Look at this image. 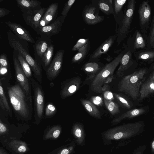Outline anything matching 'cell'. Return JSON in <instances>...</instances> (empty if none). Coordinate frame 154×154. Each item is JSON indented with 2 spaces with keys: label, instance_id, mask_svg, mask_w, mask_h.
<instances>
[{
  "label": "cell",
  "instance_id": "cell-1",
  "mask_svg": "<svg viewBox=\"0 0 154 154\" xmlns=\"http://www.w3.org/2000/svg\"><path fill=\"white\" fill-rule=\"evenodd\" d=\"M7 89L10 103L16 116L23 120L31 119L32 113V100L28 98L19 84L9 86Z\"/></svg>",
  "mask_w": 154,
  "mask_h": 154
},
{
  "label": "cell",
  "instance_id": "cell-2",
  "mask_svg": "<svg viewBox=\"0 0 154 154\" xmlns=\"http://www.w3.org/2000/svg\"><path fill=\"white\" fill-rule=\"evenodd\" d=\"M144 126L143 122L139 121L128 123L110 128L101 134L103 143L105 145H108L111 144L112 141L114 140H127L130 142V140H129L143 132Z\"/></svg>",
  "mask_w": 154,
  "mask_h": 154
},
{
  "label": "cell",
  "instance_id": "cell-3",
  "mask_svg": "<svg viewBox=\"0 0 154 154\" xmlns=\"http://www.w3.org/2000/svg\"><path fill=\"white\" fill-rule=\"evenodd\" d=\"M7 35L10 46L23 57L30 66L34 76L37 81L42 83V66L30 55L28 42L19 38L10 30L7 31Z\"/></svg>",
  "mask_w": 154,
  "mask_h": 154
},
{
  "label": "cell",
  "instance_id": "cell-4",
  "mask_svg": "<svg viewBox=\"0 0 154 154\" xmlns=\"http://www.w3.org/2000/svg\"><path fill=\"white\" fill-rule=\"evenodd\" d=\"M136 4L135 0H128L123 13L115 16L116 23L115 35L117 45L125 39L130 31Z\"/></svg>",
  "mask_w": 154,
  "mask_h": 154
},
{
  "label": "cell",
  "instance_id": "cell-5",
  "mask_svg": "<svg viewBox=\"0 0 154 154\" xmlns=\"http://www.w3.org/2000/svg\"><path fill=\"white\" fill-rule=\"evenodd\" d=\"M147 72L146 69H141L125 76L118 85V91L124 92L134 100H136L139 96L143 78Z\"/></svg>",
  "mask_w": 154,
  "mask_h": 154
},
{
  "label": "cell",
  "instance_id": "cell-6",
  "mask_svg": "<svg viewBox=\"0 0 154 154\" xmlns=\"http://www.w3.org/2000/svg\"><path fill=\"white\" fill-rule=\"evenodd\" d=\"M126 50V48L125 46L123 51L110 62L107 63L97 74L91 85V88L92 91L96 93H102L101 88L104 82L108 77L113 75Z\"/></svg>",
  "mask_w": 154,
  "mask_h": 154
},
{
  "label": "cell",
  "instance_id": "cell-7",
  "mask_svg": "<svg viewBox=\"0 0 154 154\" xmlns=\"http://www.w3.org/2000/svg\"><path fill=\"white\" fill-rule=\"evenodd\" d=\"M30 82L33 91L34 117L36 124H38L43 117L45 93L42 87L33 78Z\"/></svg>",
  "mask_w": 154,
  "mask_h": 154
},
{
  "label": "cell",
  "instance_id": "cell-8",
  "mask_svg": "<svg viewBox=\"0 0 154 154\" xmlns=\"http://www.w3.org/2000/svg\"><path fill=\"white\" fill-rule=\"evenodd\" d=\"M149 2L148 0L143 1L140 5L138 11L140 31L146 40L151 22L152 10Z\"/></svg>",
  "mask_w": 154,
  "mask_h": 154
},
{
  "label": "cell",
  "instance_id": "cell-9",
  "mask_svg": "<svg viewBox=\"0 0 154 154\" xmlns=\"http://www.w3.org/2000/svg\"><path fill=\"white\" fill-rule=\"evenodd\" d=\"M13 59L17 81L25 92L29 99L32 100L31 95V85L24 72L21 65L13 52Z\"/></svg>",
  "mask_w": 154,
  "mask_h": 154
},
{
  "label": "cell",
  "instance_id": "cell-10",
  "mask_svg": "<svg viewBox=\"0 0 154 154\" xmlns=\"http://www.w3.org/2000/svg\"><path fill=\"white\" fill-rule=\"evenodd\" d=\"M47 8L43 7L38 10H21L20 11L26 24L36 32L39 28L40 21Z\"/></svg>",
  "mask_w": 154,
  "mask_h": 154
},
{
  "label": "cell",
  "instance_id": "cell-11",
  "mask_svg": "<svg viewBox=\"0 0 154 154\" xmlns=\"http://www.w3.org/2000/svg\"><path fill=\"white\" fill-rule=\"evenodd\" d=\"M98 7L96 3L87 5L83 8L82 16L85 23L88 25H94L103 21L104 16L98 14Z\"/></svg>",
  "mask_w": 154,
  "mask_h": 154
},
{
  "label": "cell",
  "instance_id": "cell-12",
  "mask_svg": "<svg viewBox=\"0 0 154 154\" xmlns=\"http://www.w3.org/2000/svg\"><path fill=\"white\" fill-rule=\"evenodd\" d=\"M65 50L60 49L56 52L46 72L48 79L49 81L54 80L60 72L63 65Z\"/></svg>",
  "mask_w": 154,
  "mask_h": 154
},
{
  "label": "cell",
  "instance_id": "cell-13",
  "mask_svg": "<svg viewBox=\"0 0 154 154\" xmlns=\"http://www.w3.org/2000/svg\"><path fill=\"white\" fill-rule=\"evenodd\" d=\"M125 46L133 54L139 50L147 49L146 40L139 30L136 29L132 35L128 37Z\"/></svg>",
  "mask_w": 154,
  "mask_h": 154
},
{
  "label": "cell",
  "instance_id": "cell-14",
  "mask_svg": "<svg viewBox=\"0 0 154 154\" xmlns=\"http://www.w3.org/2000/svg\"><path fill=\"white\" fill-rule=\"evenodd\" d=\"M52 44L51 38L45 35L40 36L35 43L33 48L35 59L40 65L44 54Z\"/></svg>",
  "mask_w": 154,
  "mask_h": 154
},
{
  "label": "cell",
  "instance_id": "cell-15",
  "mask_svg": "<svg viewBox=\"0 0 154 154\" xmlns=\"http://www.w3.org/2000/svg\"><path fill=\"white\" fill-rule=\"evenodd\" d=\"M81 82V78L77 76L62 82L60 94V98L65 99L73 94L78 90Z\"/></svg>",
  "mask_w": 154,
  "mask_h": 154
},
{
  "label": "cell",
  "instance_id": "cell-16",
  "mask_svg": "<svg viewBox=\"0 0 154 154\" xmlns=\"http://www.w3.org/2000/svg\"><path fill=\"white\" fill-rule=\"evenodd\" d=\"M64 21L61 15L57 17L50 24L38 29L36 32L37 35L48 37L58 34L61 29Z\"/></svg>",
  "mask_w": 154,
  "mask_h": 154
},
{
  "label": "cell",
  "instance_id": "cell-17",
  "mask_svg": "<svg viewBox=\"0 0 154 154\" xmlns=\"http://www.w3.org/2000/svg\"><path fill=\"white\" fill-rule=\"evenodd\" d=\"M116 39L115 35L109 36L90 55L89 60L96 62L100 60L102 55L109 50Z\"/></svg>",
  "mask_w": 154,
  "mask_h": 154
},
{
  "label": "cell",
  "instance_id": "cell-18",
  "mask_svg": "<svg viewBox=\"0 0 154 154\" xmlns=\"http://www.w3.org/2000/svg\"><path fill=\"white\" fill-rule=\"evenodd\" d=\"M5 23L13 33L19 38L31 44L35 43L29 31L20 24L10 21H6Z\"/></svg>",
  "mask_w": 154,
  "mask_h": 154
},
{
  "label": "cell",
  "instance_id": "cell-19",
  "mask_svg": "<svg viewBox=\"0 0 154 154\" xmlns=\"http://www.w3.org/2000/svg\"><path fill=\"white\" fill-rule=\"evenodd\" d=\"M126 48V51L122 58L116 72L117 75L119 77H122L127 70L137 64L136 60L132 57L133 54L128 48Z\"/></svg>",
  "mask_w": 154,
  "mask_h": 154
},
{
  "label": "cell",
  "instance_id": "cell-20",
  "mask_svg": "<svg viewBox=\"0 0 154 154\" xmlns=\"http://www.w3.org/2000/svg\"><path fill=\"white\" fill-rule=\"evenodd\" d=\"M72 132L75 142L79 146H84L85 143V134L83 125L79 122L74 123L72 127Z\"/></svg>",
  "mask_w": 154,
  "mask_h": 154
},
{
  "label": "cell",
  "instance_id": "cell-21",
  "mask_svg": "<svg viewBox=\"0 0 154 154\" xmlns=\"http://www.w3.org/2000/svg\"><path fill=\"white\" fill-rule=\"evenodd\" d=\"M58 8V3L54 2L47 8L41 19L45 22V26L52 23L57 18Z\"/></svg>",
  "mask_w": 154,
  "mask_h": 154
},
{
  "label": "cell",
  "instance_id": "cell-22",
  "mask_svg": "<svg viewBox=\"0 0 154 154\" xmlns=\"http://www.w3.org/2000/svg\"><path fill=\"white\" fill-rule=\"evenodd\" d=\"M133 54L137 61L149 63L154 62V49L140 50L134 52Z\"/></svg>",
  "mask_w": 154,
  "mask_h": 154
},
{
  "label": "cell",
  "instance_id": "cell-23",
  "mask_svg": "<svg viewBox=\"0 0 154 154\" xmlns=\"http://www.w3.org/2000/svg\"><path fill=\"white\" fill-rule=\"evenodd\" d=\"M154 93V80L150 76L141 85L140 90V98L144 99Z\"/></svg>",
  "mask_w": 154,
  "mask_h": 154
},
{
  "label": "cell",
  "instance_id": "cell-24",
  "mask_svg": "<svg viewBox=\"0 0 154 154\" xmlns=\"http://www.w3.org/2000/svg\"><path fill=\"white\" fill-rule=\"evenodd\" d=\"M17 6L22 10L27 11L39 10L41 7L42 3L36 0H16Z\"/></svg>",
  "mask_w": 154,
  "mask_h": 154
},
{
  "label": "cell",
  "instance_id": "cell-25",
  "mask_svg": "<svg viewBox=\"0 0 154 154\" xmlns=\"http://www.w3.org/2000/svg\"><path fill=\"white\" fill-rule=\"evenodd\" d=\"M10 150L16 154H23L29 150L27 144L25 142L17 140H11L8 143Z\"/></svg>",
  "mask_w": 154,
  "mask_h": 154
},
{
  "label": "cell",
  "instance_id": "cell-26",
  "mask_svg": "<svg viewBox=\"0 0 154 154\" xmlns=\"http://www.w3.org/2000/svg\"><path fill=\"white\" fill-rule=\"evenodd\" d=\"M145 112V109L142 108L129 110L119 117L113 119L111 122V124L112 125L117 124L124 119L136 117L143 114Z\"/></svg>",
  "mask_w": 154,
  "mask_h": 154
},
{
  "label": "cell",
  "instance_id": "cell-27",
  "mask_svg": "<svg viewBox=\"0 0 154 154\" xmlns=\"http://www.w3.org/2000/svg\"><path fill=\"white\" fill-rule=\"evenodd\" d=\"M81 103L88 113L97 119H100V113L95 105L91 101L84 99L80 100Z\"/></svg>",
  "mask_w": 154,
  "mask_h": 154
},
{
  "label": "cell",
  "instance_id": "cell-28",
  "mask_svg": "<svg viewBox=\"0 0 154 154\" xmlns=\"http://www.w3.org/2000/svg\"><path fill=\"white\" fill-rule=\"evenodd\" d=\"M90 49V43L89 40L87 44L78 50V52L72 57V63L79 62L83 60L88 54Z\"/></svg>",
  "mask_w": 154,
  "mask_h": 154
},
{
  "label": "cell",
  "instance_id": "cell-29",
  "mask_svg": "<svg viewBox=\"0 0 154 154\" xmlns=\"http://www.w3.org/2000/svg\"><path fill=\"white\" fill-rule=\"evenodd\" d=\"M112 0H99L97 5L99 9L107 15L114 14V9L112 7Z\"/></svg>",
  "mask_w": 154,
  "mask_h": 154
},
{
  "label": "cell",
  "instance_id": "cell-30",
  "mask_svg": "<svg viewBox=\"0 0 154 154\" xmlns=\"http://www.w3.org/2000/svg\"><path fill=\"white\" fill-rule=\"evenodd\" d=\"M62 131V128L59 125L52 126L46 131L44 136V138L46 140H55L59 137Z\"/></svg>",
  "mask_w": 154,
  "mask_h": 154
},
{
  "label": "cell",
  "instance_id": "cell-31",
  "mask_svg": "<svg viewBox=\"0 0 154 154\" xmlns=\"http://www.w3.org/2000/svg\"><path fill=\"white\" fill-rule=\"evenodd\" d=\"M54 45L52 44L48 48L42 60L40 65L45 72L51 62L54 54Z\"/></svg>",
  "mask_w": 154,
  "mask_h": 154
},
{
  "label": "cell",
  "instance_id": "cell-32",
  "mask_svg": "<svg viewBox=\"0 0 154 154\" xmlns=\"http://www.w3.org/2000/svg\"><path fill=\"white\" fill-rule=\"evenodd\" d=\"M83 69L86 73L90 75L89 77L94 76L102 69L98 63L94 62L86 63L83 66Z\"/></svg>",
  "mask_w": 154,
  "mask_h": 154
},
{
  "label": "cell",
  "instance_id": "cell-33",
  "mask_svg": "<svg viewBox=\"0 0 154 154\" xmlns=\"http://www.w3.org/2000/svg\"><path fill=\"white\" fill-rule=\"evenodd\" d=\"M75 143L73 142L59 147L54 150L49 154H74L75 152Z\"/></svg>",
  "mask_w": 154,
  "mask_h": 154
},
{
  "label": "cell",
  "instance_id": "cell-34",
  "mask_svg": "<svg viewBox=\"0 0 154 154\" xmlns=\"http://www.w3.org/2000/svg\"><path fill=\"white\" fill-rule=\"evenodd\" d=\"M17 57L26 76L30 82L32 79L33 77L32 71L30 66L21 55L18 52Z\"/></svg>",
  "mask_w": 154,
  "mask_h": 154
},
{
  "label": "cell",
  "instance_id": "cell-35",
  "mask_svg": "<svg viewBox=\"0 0 154 154\" xmlns=\"http://www.w3.org/2000/svg\"><path fill=\"white\" fill-rule=\"evenodd\" d=\"M149 31L146 40L147 48L154 49V14L151 21Z\"/></svg>",
  "mask_w": 154,
  "mask_h": 154
},
{
  "label": "cell",
  "instance_id": "cell-36",
  "mask_svg": "<svg viewBox=\"0 0 154 154\" xmlns=\"http://www.w3.org/2000/svg\"><path fill=\"white\" fill-rule=\"evenodd\" d=\"M104 102L107 109L112 115L119 112L118 104L112 100H108L104 99Z\"/></svg>",
  "mask_w": 154,
  "mask_h": 154
},
{
  "label": "cell",
  "instance_id": "cell-37",
  "mask_svg": "<svg viewBox=\"0 0 154 154\" xmlns=\"http://www.w3.org/2000/svg\"><path fill=\"white\" fill-rule=\"evenodd\" d=\"M113 95L118 102L122 106L128 109L131 108V104L128 100L122 94L114 93Z\"/></svg>",
  "mask_w": 154,
  "mask_h": 154
},
{
  "label": "cell",
  "instance_id": "cell-38",
  "mask_svg": "<svg viewBox=\"0 0 154 154\" xmlns=\"http://www.w3.org/2000/svg\"><path fill=\"white\" fill-rule=\"evenodd\" d=\"M127 0H115L114 1V15H117L123 12L122 10L123 6L128 2Z\"/></svg>",
  "mask_w": 154,
  "mask_h": 154
},
{
  "label": "cell",
  "instance_id": "cell-39",
  "mask_svg": "<svg viewBox=\"0 0 154 154\" xmlns=\"http://www.w3.org/2000/svg\"><path fill=\"white\" fill-rule=\"evenodd\" d=\"M57 109L52 103L47 104L45 109V118H50L53 117L56 113Z\"/></svg>",
  "mask_w": 154,
  "mask_h": 154
},
{
  "label": "cell",
  "instance_id": "cell-40",
  "mask_svg": "<svg viewBox=\"0 0 154 154\" xmlns=\"http://www.w3.org/2000/svg\"><path fill=\"white\" fill-rule=\"evenodd\" d=\"M1 81L0 82V100H2L4 104L5 110L10 113H11V110L7 99L5 93L4 92Z\"/></svg>",
  "mask_w": 154,
  "mask_h": 154
},
{
  "label": "cell",
  "instance_id": "cell-41",
  "mask_svg": "<svg viewBox=\"0 0 154 154\" xmlns=\"http://www.w3.org/2000/svg\"><path fill=\"white\" fill-rule=\"evenodd\" d=\"M75 1V0H69L65 3L61 13V15L64 21L69 10Z\"/></svg>",
  "mask_w": 154,
  "mask_h": 154
},
{
  "label": "cell",
  "instance_id": "cell-42",
  "mask_svg": "<svg viewBox=\"0 0 154 154\" xmlns=\"http://www.w3.org/2000/svg\"><path fill=\"white\" fill-rule=\"evenodd\" d=\"M89 40V39H79L77 41L76 44L72 48V51H78L86 45Z\"/></svg>",
  "mask_w": 154,
  "mask_h": 154
},
{
  "label": "cell",
  "instance_id": "cell-43",
  "mask_svg": "<svg viewBox=\"0 0 154 154\" xmlns=\"http://www.w3.org/2000/svg\"><path fill=\"white\" fill-rule=\"evenodd\" d=\"M0 67L10 69V66L7 56L5 53L1 54L0 56Z\"/></svg>",
  "mask_w": 154,
  "mask_h": 154
},
{
  "label": "cell",
  "instance_id": "cell-44",
  "mask_svg": "<svg viewBox=\"0 0 154 154\" xmlns=\"http://www.w3.org/2000/svg\"><path fill=\"white\" fill-rule=\"evenodd\" d=\"M90 100L94 105L98 106H101L103 104V98L99 96H92L91 97Z\"/></svg>",
  "mask_w": 154,
  "mask_h": 154
},
{
  "label": "cell",
  "instance_id": "cell-45",
  "mask_svg": "<svg viewBox=\"0 0 154 154\" xmlns=\"http://www.w3.org/2000/svg\"><path fill=\"white\" fill-rule=\"evenodd\" d=\"M146 147V145L140 146L134 150L132 154H143Z\"/></svg>",
  "mask_w": 154,
  "mask_h": 154
},
{
  "label": "cell",
  "instance_id": "cell-46",
  "mask_svg": "<svg viewBox=\"0 0 154 154\" xmlns=\"http://www.w3.org/2000/svg\"><path fill=\"white\" fill-rule=\"evenodd\" d=\"M8 128L6 125L0 120V135L1 136L4 135L7 133Z\"/></svg>",
  "mask_w": 154,
  "mask_h": 154
},
{
  "label": "cell",
  "instance_id": "cell-47",
  "mask_svg": "<svg viewBox=\"0 0 154 154\" xmlns=\"http://www.w3.org/2000/svg\"><path fill=\"white\" fill-rule=\"evenodd\" d=\"M113 94L109 91H106L103 92L104 99L108 100H112L114 99Z\"/></svg>",
  "mask_w": 154,
  "mask_h": 154
},
{
  "label": "cell",
  "instance_id": "cell-48",
  "mask_svg": "<svg viewBox=\"0 0 154 154\" xmlns=\"http://www.w3.org/2000/svg\"><path fill=\"white\" fill-rule=\"evenodd\" d=\"M11 11L3 8H0V18L6 15H8Z\"/></svg>",
  "mask_w": 154,
  "mask_h": 154
},
{
  "label": "cell",
  "instance_id": "cell-49",
  "mask_svg": "<svg viewBox=\"0 0 154 154\" xmlns=\"http://www.w3.org/2000/svg\"><path fill=\"white\" fill-rule=\"evenodd\" d=\"M110 90V86L108 84L104 85L101 88V92L103 93L104 92L109 91Z\"/></svg>",
  "mask_w": 154,
  "mask_h": 154
},
{
  "label": "cell",
  "instance_id": "cell-50",
  "mask_svg": "<svg viewBox=\"0 0 154 154\" xmlns=\"http://www.w3.org/2000/svg\"><path fill=\"white\" fill-rule=\"evenodd\" d=\"M114 79V77L113 75L109 76L105 80L103 83V85L104 84H108L110 83Z\"/></svg>",
  "mask_w": 154,
  "mask_h": 154
},
{
  "label": "cell",
  "instance_id": "cell-51",
  "mask_svg": "<svg viewBox=\"0 0 154 154\" xmlns=\"http://www.w3.org/2000/svg\"><path fill=\"white\" fill-rule=\"evenodd\" d=\"M150 148L152 154H154V138L150 142Z\"/></svg>",
  "mask_w": 154,
  "mask_h": 154
},
{
  "label": "cell",
  "instance_id": "cell-52",
  "mask_svg": "<svg viewBox=\"0 0 154 154\" xmlns=\"http://www.w3.org/2000/svg\"><path fill=\"white\" fill-rule=\"evenodd\" d=\"M150 68L153 70L151 76H152L153 79L154 80V62H153V63L151 65Z\"/></svg>",
  "mask_w": 154,
  "mask_h": 154
},
{
  "label": "cell",
  "instance_id": "cell-53",
  "mask_svg": "<svg viewBox=\"0 0 154 154\" xmlns=\"http://www.w3.org/2000/svg\"><path fill=\"white\" fill-rule=\"evenodd\" d=\"M0 154H9L3 148H0Z\"/></svg>",
  "mask_w": 154,
  "mask_h": 154
},
{
  "label": "cell",
  "instance_id": "cell-54",
  "mask_svg": "<svg viewBox=\"0 0 154 154\" xmlns=\"http://www.w3.org/2000/svg\"><path fill=\"white\" fill-rule=\"evenodd\" d=\"M0 105L1 107V108L3 110H4V111L5 110V106H4V104L3 103V102L2 101V100H0Z\"/></svg>",
  "mask_w": 154,
  "mask_h": 154
},
{
  "label": "cell",
  "instance_id": "cell-55",
  "mask_svg": "<svg viewBox=\"0 0 154 154\" xmlns=\"http://www.w3.org/2000/svg\"><path fill=\"white\" fill-rule=\"evenodd\" d=\"M112 59V58L110 55H108L107 57L105 58V59L108 61H110Z\"/></svg>",
  "mask_w": 154,
  "mask_h": 154
}]
</instances>
